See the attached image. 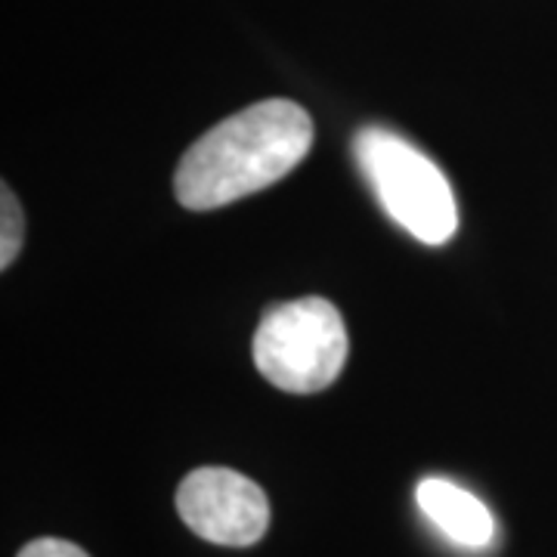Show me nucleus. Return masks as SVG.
Wrapping results in <instances>:
<instances>
[{
  "label": "nucleus",
  "instance_id": "nucleus-1",
  "mask_svg": "<svg viewBox=\"0 0 557 557\" xmlns=\"http://www.w3.org/2000/svg\"><path fill=\"white\" fill-rule=\"evenodd\" d=\"M313 149V121L292 100H263L201 134L174 174L177 201L214 211L273 186Z\"/></svg>",
  "mask_w": 557,
  "mask_h": 557
},
{
  "label": "nucleus",
  "instance_id": "nucleus-2",
  "mask_svg": "<svg viewBox=\"0 0 557 557\" xmlns=\"http://www.w3.org/2000/svg\"><path fill=\"white\" fill-rule=\"evenodd\" d=\"M357 159L384 211L424 245H443L458 226L456 196L434 161L409 139L384 127H366L357 137Z\"/></svg>",
  "mask_w": 557,
  "mask_h": 557
},
{
  "label": "nucleus",
  "instance_id": "nucleus-3",
  "mask_svg": "<svg viewBox=\"0 0 557 557\" xmlns=\"http://www.w3.org/2000/svg\"><path fill=\"white\" fill-rule=\"evenodd\" d=\"M347 362V329L325 298L278 304L255 332V366L288 394H317L335 384Z\"/></svg>",
  "mask_w": 557,
  "mask_h": 557
},
{
  "label": "nucleus",
  "instance_id": "nucleus-4",
  "mask_svg": "<svg viewBox=\"0 0 557 557\" xmlns=\"http://www.w3.org/2000/svg\"><path fill=\"white\" fill-rule=\"evenodd\" d=\"M180 520L214 545L245 548L270 527V502L255 480L230 468H199L177 490Z\"/></svg>",
  "mask_w": 557,
  "mask_h": 557
},
{
  "label": "nucleus",
  "instance_id": "nucleus-5",
  "mask_svg": "<svg viewBox=\"0 0 557 557\" xmlns=\"http://www.w3.org/2000/svg\"><path fill=\"white\" fill-rule=\"evenodd\" d=\"M418 508L437 523L443 536H449L465 548H483L493 539V515L478 496L461 490L456 483L440 478H428L416 490Z\"/></svg>",
  "mask_w": 557,
  "mask_h": 557
},
{
  "label": "nucleus",
  "instance_id": "nucleus-6",
  "mask_svg": "<svg viewBox=\"0 0 557 557\" xmlns=\"http://www.w3.org/2000/svg\"><path fill=\"white\" fill-rule=\"evenodd\" d=\"M0 199H3V214H0L3 218V230H0V267L7 270L13 260L20 258L22 236H25V218H22L20 199L13 196L10 186H3Z\"/></svg>",
  "mask_w": 557,
  "mask_h": 557
},
{
  "label": "nucleus",
  "instance_id": "nucleus-7",
  "mask_svg": "<svg viewBox=\"0 0 557 557\" xmlns=\"http://www.w3.org/2000/svg\"><path fill=\"white\" fill-rule=\"evenodd\" d=\"M20 557H87L84 548L65 542V539H35L20 552Z\"/></svg>",
  "mask_w": 557,
  "mask_h": 557
}]
</instances>
